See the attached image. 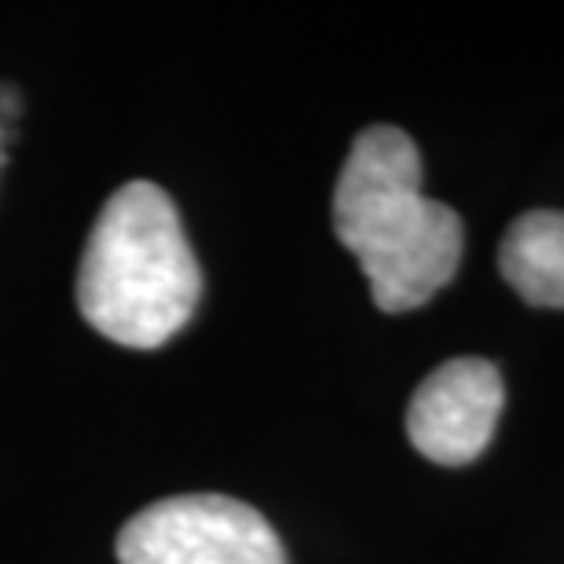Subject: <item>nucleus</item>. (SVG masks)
<instances>
[{"label": "nucleus", "mask_w": 564, "mask_h": 564, "mask_svg": "<svg viewBox=\"0 0 564 564\" xmlns=\"http://www.w3.org/2000/svg\"><path fill=\"white\" fill-rule=\"evenodd\" d=\"M334 231L381 312L422 308L462 264L458 213L422 195V154L397 126L356 137L334 187Z\"/></svg>", "instance_id": "1"}, {"label": "nucleus", "mask_w": 564, "mask_h": 564, "mask_svg": "<svg viewBox=\"0 0 564 564\" xmlns=\"http://www.w3.org/2000/svg\"><path fill=\"white\" fill-rule=\"evenodd\" d=\"M202 272L173 198L132 180L99 209L77 268V308L99 334L158 348L195 315Z\"/></svg>", "instance_id": "2"}, {"label": "nucleus", "mask_w": 564, "mask_h": 564, "mask_svg": "<svg viewBox=\"0 0 564 564\" xmlns=\"http://www.w3.org/2000/svg\"><path fill=\"white\" fill-rule=\"evenodd\" d=\"M121 564H286L275 528L231 495H176L118 535Z\"/></svg>", "instance_id": "3"}, {"label": "nucleus", "mask_w": 564, "mask_h": 564, "mask_svg": "<svg viewBox=\"0 0 564 564\" xmlns=\"http://www.w3.org/2000/svg\"><path fill=\"white\" fill-rule=\"evenodd\" d=\"M506 389L488 359H447L429 375L408 408V436L419 455L440 466H466L488 451Z\"/></svg>", "instance_id": "4"}, {"label": "nucleus", "mask_w": 564, "mask_h": 564, "mask_svg": "<svg viewBox=\"0 0 564 564\" xmlns=\"http://www.w3.org/2000/svg\"><path fill=\"white\" fill-rule=\"evenodd\" d=\"M499 272L528 304L564 308V213H521L502 235Z\"/></svg>", "instance_id": "5"}, {"label": "nucleus", "mask_w": 564, "mask_h": 564, "mask_svg": "<svg viewBox=\"0 0 564 564\" xmlns=\"http://www.w3.org/2000/svg\"><path fill=\"white\" fill-rule=\"evenodd\" d=\"M19 115V93L11 85H0V137L11 132V121Z\"/></svg>", "instance_id": "6"}, {"label": "nucleus", "mask_w": 564, "mask_h": 564, "mask_svg": "<svg viewBox=\"0 0 564 564\" xmlns=\"http://www.w3.org/2000/svg\"><path fill=\"white\" fill-rule=\"evenodd\" d=\"M0 162H4V137H0Z\"/></svg>", "instance_id": "7"}]
</instances>
